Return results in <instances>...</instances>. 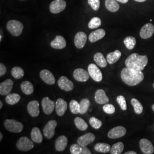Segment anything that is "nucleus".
Instances as JSON below:
<instances>
[{
    "instance_id": "obj_1",
    "label": "nucleus",
    "mask_w": 154,
    "mask_h": 154,
    "mask_svg": "<svg viewBox=\"0 0 154 154\" xmlns=\"http://www.w3.org/2000/svg\"><path fill=\"white\" fill-rule=\"evenodd\" d=\"M121 77L123 82L130 86H136L142 82L144 78L143 72L128 67L122 70Z\"/></svg>"
},
{
    "instance_id": "obj_2",
    "label": "nucleus",
    "mask_w": 154,
    "mask_h": 154,
    "mask_svg": "<svg viewBox=\"0 0 154 154\" xmlns=\"http://www.w3.org/2000/svg\"><path fill=\"white\" fill-rule=\"evenodd\" d=\"M148 61L149 60L146 55L133 53L127 57L125 61V65L129 69L142 71L147 65Z\"/></svg>"
},
{
    "instance_id": "obj_3",
    "label": "nucleus",
    "mask_w": 154,
    "mask_h": 154,
    "mask_svg": "<svg viewBox=\"0 0 154 154\" xmlns=\"http://www.w3.org/2000/svg\"><path fill=\"white\" fill-rule=\"evenodd\" d=\"M6 28L11 35L15 37H18L21 34L23 29V25L20 21L12 20L8 22Z\"/></svg>"
},
{
    "instance_id": "obj_4",
    "label": "nucleus",
    "mask_w": 154,
    "mask_h": 154,
    "mask_svg": "<svg viewBox=\"0 0 154 154\" xmlns=\"http://www.w3.org/2000/svg\"><path fill=\"white\" fill-rule=\"evenodd\" d=\"M4 126L8 131L14 133L21 132L23 128L22 123L14 119H6Z\"/></svg>"
},
{
    "instance_id": "obj_5",
    "label": "nucleus",
    "mask_w": 154,
    "mask_h": 154,
    "mask_svg": "<svg viewBox=\"0 0 154 154\" xmlns=\"http://www.w3.org/2000/svg\"><path fill=\"white\" fill-rule=\"evenodd\" d=\"M33 141L26 137H23L18 139L16 143L17 149L21 151H28L34 147Z\"/></svg>"
},
{
    "instance_id": "obj_6",
    "label": "nucleus",
    "mask_w": 154,
    "mask_h": 154,
    "mask_svg": "<svg viewBox=\"0 0 154 154\" xmlns=\"http://www.w3.org/2000/svg\"><path fill=\"white\" fill-rule=\"evenodd\" d=\"M88 72L90 76L94 81L99 82L102 80V73L96 65L94 63L90 64L88 66Z\"/></svg>"
},
{
    "instance_id": "obj_7",
    "label": "nucleus",
    "mask_w": 154,
    "mask_h": 154,
    "mask_svg": "<svg viewBox=\"0 0 154 154\" xmlns=\"http://www.w3.org/2000/svg\"><path fill=\"white\" fill-rule=\"evenodd\" d=\"M66 7V2L64 0H54L50 5V11L53 14H58L63 11Z\"/></svg>"
},
{
    "instance_id": "obj_8",
    "label": "nucleus",
    "mask_w": 154,
    "mask_h": 154,
    "mask_svg": "<svg viewBox=\"0 0 154 154\" xmlns=\"http://www.w3.org/2000/svg\"><path fill=\"white\" fill-rule=\"evenodd\" d=\"M57 126V122L54 120H50L48 122L43 129L45 137L49 139L53 138L55 134V127Z\"/></svg>"
},
{
    "instance_id": "obj_9",
    "label": "nucleus",
    "mask_w": 154,
    "mask_h": 154,
    "mask_svg": "<svg viewBox=\"0 0 154 154\" xmlns=\"http://www.w3.org/2000/svg\"><path fill=\"white\" fill-rule=\"evenodd\" d=\"M127 130L124 127H115L111 129L108 132V137L110 139H118L124 137L126 134Z\"/></svg>"
},
{
    "instance_id": "obj_10",
    "label": "nucleus",
    "mask_w": 154,
    "mask_h": 154,
    "mask_svg": "<svg viewBox=\"0 0 154 154\" xmlns=\"http://www.w3.org/2000/svg\"><path fill=\"white\" fill-rule=\"evenodd\" d=\"M42 106L45 114H51L55 108V103L49 97H45L42 100Z\"/></svg>"
},
{
    "instance_id": "obj_11",
    "label": "nucleus",
    "mask_w": 154,
    "mask_h": 154,
    "mask_svg": "<svg viewBox=\"0 0 154 154\" xmlns=\"http://www.w3.org/2000/svg\"><path fill=\"white\" fill-rule=\"evenodd\" d=\"M154 33V26L151 23H147L145 24L141 29L139 35L143 39L151 38Z\"/></svg>"
},
{
    "instance_id": "obj_12",
    "label": "nucleus",
    "mask_w": 154,
    "mask_h": 154,
    "mask_svg": "<svg viewBox=\"0 0 154 154\" xmlns=\"http://www.w3.org/2000/svg\"><path fill=\"white\" fill-rule=\"evenodd\" d=\"M139 146L144 154H152L154 153V146L152 143L147 139H142L139 142Z\"/></svg>"
},
{
    "instance_id": "obj_13",
    "label": "nucleus",
    "mask_w": 154,
    "mask_h": 154,
    "mask_svg": "<svg viewBox=\"0 0 154 154\" xmlns=\"http://www.w3.org/2000/svg\"><path fill=\"white\" fill-rule=\"evenodd\" d=\"M58 85L60 88L66 91H70L74 88L72 82L65 76H62L60 78L58 81Z\"/></svg>"
},
{
    "instance_id": "obj_14",
    "label": "nucleus",
    "mask_w": 154,
    "mask_h": 154,
    "mask_svg": "<svg viewBox=\"0 0 154 154\" xmlns=\"http://www.w3.org/2000/svg\"><path fill=\"white\" fill-rule=\"evenodd\" d=\"M89 73L83 69H77L73 72V77L78 82H86L89 79Z\"/></svg>"
},
{
    "instance_id": "obj_15",
    "label": "nucleus",
    "mask_w": 154,
    "mask_h": 154,
    "mask_svg": "<svg viewBox=\"0 0 154 154\" xmlns=\"http://www.w3.org/2000/svg\"><path fill=\"white\" fill-rule=\"evenodd\" d=\"M95 139V137L94 134L91 132H88L79 137L77 140V143L81 146L86 147L89 144L93 143Z\"/></svg>"
},
{
    "instance_id": "obj_16",
    "label": "nucleus",
    "mask_w": 154,
    "mask_h": 154,
    "mask_svg": "<svg viewBox=\"0 0 154 154\" xmlns=\"http://www.w3.org/2000/svg\"><path fill=\"white\" fill-rule=\"evenodd\" d=\"M13 86V81L11 79H7L0 84V94L3 96L8 95L11 92Z\"/></svg>"
},
{
    "instance_id": "obj_17",
    "label": "nucleus",
    "mask_w": 154,
    "mask_h": 154,
    "mask_svg": "<svg viewBox=\"0 0 154 154\" xmlns=\"http://www.w3.org/2000/svg\"><path fill=\"white\" fill-rule=\"evenodd\" d=\"M87 35L83 32H79L76 34L74 37V45L78 49H82L86 43Z\"/></svg>"
},
{
    "instance_id": "obj_18",
    "label": "nucleus",
    "mask_w": 154,
    "mask_h": 154,
    "mask_svg": "<svg viewBox=\"0 0 154 154\" xmlns=\"http://www.w3.org/2000/svg\"><path fill=\"white\" fill-rule=\"evenodd\" d=\"M94 98L95 102L99 105H105L109 102V99L103 89H98L95 92Z\"/></svg>"
},
{
    "instance_id": "obj_19",
    "label": "nucleus",
    "mask_w": 154,
    "mask_h": 154,
    "mask_svg": "<svg viewBox=\"0 0 154 154\" xmlns=\"http://www.w3.org/2000/svg\"><path fill=\"white\" fill-rule=\"evenodd\" d=\"M40 77L44 82L48 85H54L55 82V79L53 74L49 70L44 69L40 72Z\"/></svg>"
},
{
    "instance_id": "obj_20",
    "label": "nucleus",
    "mask_w": 154,
    "mask_h": 154,
    "mask_svg": "<svg viewBox=\"0 0 154 154\" xmlns=\"http://www.w3.org/2000/svg\"><path fill=\"white\" fill-rule=\"evenodd\" d=\"M39 103L37 100H32L28 103L27 106L28 112L32 117H37L39 116Z\"/></svg>"
},
{
    "instance_id": "obj_21",
    "label": "nucleus",
    "mask_w": 154,
    "mask_h": 154,
    "mask_svg": "<svg viewBox=\"0 0 154 154\" xmlns=\"http://www.w3.org/2000/svg\"><path fill=\"white\" fill-rule=\"evenodd\" d=\"M67 109V104L65 100L58 98L55 102V110L58 116H63Z\"/></svg>"
},
{
    "instance_id": "obj_22",
    "label": "nucleus",
    "mask_w": 154,
    "mask_h": 154,
    "mask_svg": "<svg viewBox=\"0 0 154 154\" xmlns=\"http://www.w3.org/2000/svg\"><path fill=\"white\" fill-rule=\"evenodd\" d=\"M50 45L51 48L55 49H63L66 47V40L62 36L57 35L51 42Z\"/></svg>"
},
{
    "instance_id": "obj_23",
    "label": "nucleus",
    "mask_w": 154,
    "mask_h": 154,
    "mask_svg": "<svg viewBox=\"0 0 154 154\" xmlns=\"http://www.w3.org/2000/svg\"><path fill=\"white\" fill-rule=\"evenodd\" d=\"M105 35L106 32L105 30L102 29H99L90 33L88 36V39L91 43H94L103 38L105 37Z\"/></svg>"
},
{
    "instance_id": "obj_24",
    "label": "nucleus",
    "mask_w": 154,
    "mask_h": 154,
    "mask_svg": "<svg viewBox=\"0 0 154 154\" xmlns=\"http://www.w3.org/2000/svg\"><path fill=\"white\" fill-rule=\"evenodd\" d=\"M68 140L65 135H61L55 140V148L57 151L61 152L64 151L67 145Z\"/></svg>"
},
{
    "instance_id": "obj_25",
    "label": "nucleus",
    "mask_w": 154,
    "mask_h": 154,
    "mask_svg": "<svg viewBox=\"0 0 154 154\" xmlns=\"http://www.w3.org/2000/svg\"><path fill=\"white\" fill-rule=\"evenodd\" d=\"M70 151L72 154H91V152L86 147L81 146L78 144H72Z\"/></svg>"
},
{
    "instance_id": "obj_26",
    "label": "nucleus",
    "mask_w": 154,
    "mask_h": 154,
    "mask_svg": "<svg viewBox=\"0 0 154 154\" xmlns=\"http://www.w3.org/2000/svg\"><path fill=\"white\" fill-rule=\"evenodd\" d=\"M121 55V52L119 50H116L113 52H111L106 56L107 62L110 65L114 64L120 59Z\"/></svg>"
},
{
    "instance_id": "obj_27",
    "label": "nucleus",
    "mask_w": 154,
    "mask_h": 154,
    "mask_svg": "<svg viewBox=\"0 0 154 154\" xmlns=\"http://www.w3.org/2000/svg\"><path fill=\"white\" fill-rule=\"evenodd\" d=\"M31 138L33 142L35 143H42L43 140V137L40 130L38 127H34L32 130Z\"/></svg>"
},
{
    "instance_id": "obj_28",
    "label": "nucleus",
    "mask_w": 154,
    "mask_h": 154,
    "mask_svg": "<svg viewBox=\"0 0 154 154\" xmlns=\"http://www.w3.org/2000/svg\"><path fill=\"white\" fill-rule=\"evenodd\" d=\"M94 60L99 67L104 68L107 66V61L105 59L104 55L101 53H97L94 55Z\"/></svg>"
},
{
    "instance_id": "obj_29",
    "label": "nucleus",
    "mask_w": 154,
    "mask_h": 154,
    "mask_svg": "<svg viewBox=\"0 0 154 154\" xmlns=\"http://www.w3.org/2000/svg\"><path fill=\"white\" fill-rule=\"evenodd\" d=\"M105 6L109 11L115 13L119 9V5L116 0H106Z\"/></svg>"
},
{
    "instance_id": "obj_30",
    "label": "nucleus",
    "mask_w": 154,
    "mask_h": 154,
    "mask_svg": "<svg viewBox=\"0 0 154 154\" xmlns=\"http://www.w3.org/2000/svg\"><path fill=\"white\" fill-rule=\"evenodd\" d=\"M21 99V96L16 93L9 94L6 95L5 100L8 104L10 105H16Z\"/></svg>"
},
{
    "instance_id": "obj_31",
    "label": "nucleus",
    "mask_w": 154,
    "mask_h": 154,
    "mask_svg": "<svg viewBox=\"0 0 154 154\" xmlns=\"http://www.w3.org/2000/svg\"><path fill=\"white\" fill-rule=\"evenodd\" d=\"M22 92L26 95H30L34 91L33 84L29 81H23L21 85Z\"/></svg>"
},
{
    "instance_id": "obj_32",
    "label": "nucleus",
    "mask_w": 154,
    "mask_h": 154,
    "mask_svg": "<svg viewBox=\"0 0 154 154\" xmlns=\"http://www.w3.org/2000/svg\"><path fill=\"white\" fill-rule=\"evenodd\" d=\"M111 147L107 143H98L96 144L94 147V149L99 152L107 153L110 152Z\"/></svg>"
},
{
    "instance_id": "obj_33",
    "label": "nucleus",
    "mask_w": 154,
    "mask_h": 154,
    "mask_svg": "<svg viewBox=\"0 0 154 154\" xmlns=\"http://www.w3.org/2000/svg\"><path fill=\"white\" fill-rule=\"evenodd\" d=\"M74 123L77 128L81 131H85L88 128V125L80 117H76L74 119Z\"/></svg>"
},
{
    "instance_id": "obj_34",
    "label": "nucleus",
    "mask_w": 154,
    "mask_h": 154,
    "mask_svg": "<svg viewBox=\"0 0 154 154\" xmlns=\"http://www.w3.org/2000/svg\"><path fill=\"white\" fill-rule=\"evenodd\" d=\"M79 105H80L79 113L81 114H84L86 113V112L88 111L90 105V102L88 98H84L81 100V101L79 103Z\"/></svg>"
},
{
    "instance_id": "obj_35",
    "label": "nucleus",
    "mask_w": 154,
    "mask_h": 154,
    "mask_svg": "<svg viewBox=\"0 0 154 154\" xmlns=\"http://www.w3.org/2000/svg\"><path fill=\"white\" fill-rule=\"evenodd\" d=\"M124 144L122 142H118L114 144L110 150L111 154H121L124 149Z\"/></svg>"
},
{
    "instance_id": "obj_36",
    "label": "nucleus",
    "mask_w": 154,
    "mask_h": 154,
    "mask_svg": "<svg viewBox=\"0 0 154 154\" xmlns=\"http://www.w3.org/2000/svg\"><path fill=\"white\" fill-rule=\"evenodd\" d=\"M11 74L12 76L14 78L19 79L22 78V77L24 76L25 72L21 67L16 66L12 69Z\"/></svg>"
},
{
    "instance_id": "obj_37",
    "label": "nucleus",
    "mask_w": 154,
    "mask_h": 154,
    "mask_svg": "<svg viewBox=\"0 0 154 154\" xmlns=\"http://www.w3.org/2000/svg\"><path fill=\"white\" fill-rule=\"evenodd\" d=\"M131 105H132L134 111L137 114H140L142 113L143 111V107L141 103L135 98H132L131 101Z\"/></svg>"
},
{
    "instance_id": "obj_38",
    "label": "nucleus",
    "mask_w": 154,
    "mask_h": 154,
    "mask_svg": "<svg viewBox=\"0 0 154 154\" xmlns=\"http://www.w3.org/2000/svg\"><path fill=\"white\" fill-rule=\"evenodd\" d=\"M124 44L128 50H132L134 48L136 45V39L132 36H128L124 39Z\"/></svg>"
},
{
    "instance_id": "obj_39",
    "label": "nucleus",
    "mask_w": 154,
    "mask_h": 154,
    "mask_svg": "<svg viewBox=\"0 0 154 154\" xmlns=\"http://www.w3.org/2000/svg\"><path fill=\"white\" fill-rule=\"evenodd\" d=\"M101 23H102V21L99 17H95L93 18H91L90 22H88V27L91 29H96L99 27L101 25Z\"/></svg>"
},
{
    "instance_id": "obj_40",
    "label": "nucleus",
    "mask_w": 154,
    "mask_h": 154,
    "mask_svg": "<svg viewBox=\"0 0 154 154\" xmlns=\"http://www.w3.org/2000/svg\"><path fill=\"white\" fill-rule=\"evenodd\" d=\"M70 109L72 114H79L80 111L79 103L75 100H72L70 102Z\"/></svg>"
},
{
    "instance_id": "obj_41",
    "label": "nucleus",
    "mask_w": 154,
    "mask_h": 154,
    "mask_svg": "<svg viewBox=\"0 0 154 154\" xmlns=\"http://www.w3.org/2000/svg\"><path fill=\"white\" fill-rule=\"evenodd\" d=\"M89 123L91 125V126L95 129H99L102 125V122L97 118L94 116L90 118Z\"/></svg>"
},
{
    "instance_id": "obj_42",
    "label": "nucleus",
    "mask_w": 154,
    "mask_h": 154,
    "mask_svg": "<svg viewBox=\"0 0 154 154\" xmlns=\"http://www.w3.org/2000/svg\"><path fill=\"white\" fill-rule=\"evenodd\" d=\"M116 101L118 103L120 106V107L123 111L127 110L126 101L125 98L123 95H119L116 98Z\"/></svg>"
},
{
    "instance_id": "obj_43",
    "label": "nucleus",
    "mask_w": 154,
    "mask_h": 154,
    "mask_svg": "<svg viewBox=\"0 0 154 154\" xmlns=\"http://www.w3.org/2000/svg\"><path fill=\"white\" fill-rule=\"evenodd\" d=\"M103 110L107 114H112L116 111V108L114 105L106 103L103 106Z\"/></svg>"
},
{
    "instance_id": "obj_44",
    "label": "nucleus",
    "mask_w": 154,
    "mask_h": 154,
    "mask_svg": "<svg viewBox=\"0 0 154 154\" xmlns=\"http://www.w3.org/2000/svg\"><path fill=\"white\" fill-rule=\"evenodd\" d=\"M88 4L91 7L94 11H98L100 7L99 0H88Z\"/></svg>"
},
{
    "instance_id": "obj_45",
    "label": "nucleus",
    "mask_w": 154,
    "mask_h": 154,
    "mask_svg": "<svg viewBox=\"0 0 154 154\" xmlns=\"http://www.w3.org/2000/svg\"><path fill=\"white\" fill-rule=\"evenodd\" d=\"M6 67L2 63H0V77L3 76L6 72Z\"/></svg>"
},
{
    "instance_id": "obj_46",
    "label": "nucleus",
    "mask_w": 154,
    "mask_h": 154,
    "mask_svg": "<svg viewBox=\"0 0 154 154\" xmlns=\"http://www.w3.org/2000/svg\"><path fill=\"white\" fill-rule=\"evenodd\" d=\"M116 1L122 4H126L127 2H128V0H116Z\"/></svg>"
},
{
    "instance_id": "obj_47",
    "label": "nucleus",
    "mask_w": 154,
    "mask_h": 154,
    "mask_svg": "<svg viewBox=\"0 0 154 154\" xmlns=\"http://www.w3.org/2000/svg\"><path fill=\"white\" fill-rule=\"evenodd\" d=\"M137 153L136 152H135V151H128V152H125V154H137Z\"/></svg>"
},
{
    "instance_id": "obj_48",
    "label": "nucleus",
    "mask_w": 154,
    "mask_h": 154,
    "mask_svg": "<svg viewBox=\"0 0 154 154\" xmlns=\"http://www.w3.org/2000/svg\"><path fill=\"white\" fill-rule=\"evenodd\" d=\"M134 1L138 2H145L146 0H134Z\"/></svg>"
},
{
    "instance_id": "obj_49",
    "label": "nucleus",
    "mask_w": 154,
    "mask_h": 154,
    "mask_svg": "<svg viewBox=\"0 0 154 154\" xmlns=\"http://www.w3.org/2000/svg\"><path fill=\"white\" fill-rule=\"evenodd\" d=\"M2 138H3V136H2V132H0V141H1V140H2Z\"/></svg>"
},
{
    "instance_id": "obj_50",
    "label": "nucleus",
    "mask_w": 154,
    "mask_h": 154,
    "mask_svg": "<svg viewBox=\"0 0 154 154\" xmlns=\"http://www.w3.org/2000/svg\"><path fill=\"white\" fill-rule=\"evenodd\" d=\"M2 106H3V103H2V102L0 101V109H2Z\"/></svg>"
},
{
    "instance_id": "obj_51",
    "label": "nucleus",
    "mask_w": 154,
    "mask_h": 154,
    "mask_svg": "<svg viewBox=\"0 0 154 154\" xmlns=\"http://www.w3.org/2000/svg\"><path fill=\"white\" fill-rule=\"evenodd\" d=\"M152 110L154 111V105H152Z\"/></svg>"
},
{
    "instance_id": "obj_52",
    "label": "nucleus",
    "mask_w": 154,
    "mask_h": 154,
    "mask_svg": "<svg viewBox=\"0 0 154 154\" xmlns=\"http://www.w3.org/2000/svg\"><path fill=\"white\" fill-rule=\"evenodd\" d=\"M89 111H92V109H90L89 110Z\"/></svg>"
},
{
    "instance_id": "obj_53",
    "label": "nucleus",
    "mask_w": 154,
    "mask_h": 154,
    "mask_svg": "<svg viewBox=\"0 0 154 154\" xmlns=\"http://www.w3.org/2000/svg\"><path fill=\"white\" fill-rule=\"evenodd\" d=\"M153 88H154V83H153Z\"/></svg>"
}]
</instances>
